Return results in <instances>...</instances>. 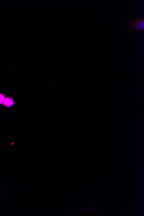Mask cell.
I'll return each instance as SVG.
<instances>
[{"instance_id": "1", "label": "cell", "mask_w": 144, "mask_h": 216, "mask_svg": "<svg viewBox=\"0 0 144 216\" xmlns=\"http://www.w3.org/2000/svg\"><path fill=\"white\" fill-rule=\"evenodd\" d=\"M127 27L132 30L136 31H143L144 30V18H139L129 23Z\"/></svg>"}, {"instance_id": "2", "label": "cell", "mask_w": 144, "mask_h": 216, "mask_svg": "<svg viewBox=\"0 0 144 216\" xmlns=\"http://www.w3.org/2000/svg\"><path fill=\"white\" fill-rule=\"evenodd\" d=\"M15 102L13 99V97L8 96L5 98V101L3 102L2 106L7 108H10L14 106Z\"/></svg>"}, {"instance_id": "3", "label": "cell", "mask_w": 144, "mask_h": 216, "mask_svg": "<svg viewBox=\"0 0 144 216\" xmlns=\"http://www.w3.org/2000/svg\"><path fill=\"white\" fill-rule=\"evenodd\" d=\"M6 97L4 94L0 92V105L1 106H2V105Z\"/></svg>"}, {"instance_id": "4", "label": "cell", "mask_w": 144, "mask_h": 216, "mask_svg": "<svg viewBox=\"0 0 144 216\" xmlns=\"http://www.w3.org/2000/svg\"><path fill=\"white\" fill-rule=\"evenodd\" d=\"M0 193H1V191H0Z\"/></svg>"}]
</instances>
